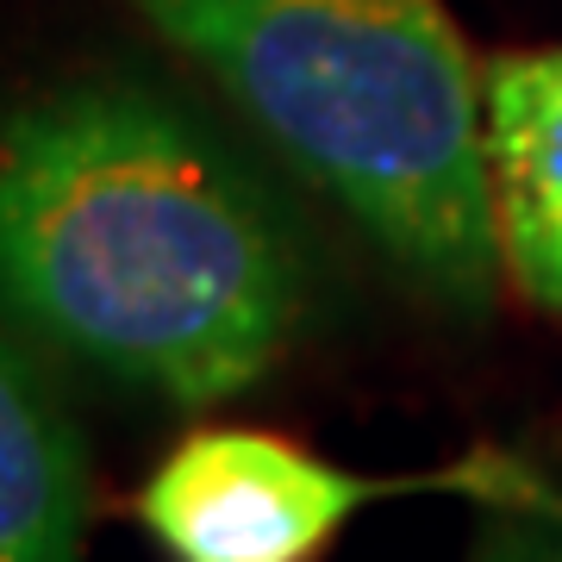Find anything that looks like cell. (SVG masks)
I'll list each match as a JSON object with an SVG mask.
<instances>
[{
  "label": "cell",
  "mask_w": 562,
  "mask_h": 562,
  "mask_svg": "<svg viewBox=\"0 0 562 562\" xmlns=\"http://www.w3.org/2000/svg\"><path fill=\"white\" fill-rule=\"evenodd\" d=\"M394 494H469L494 506L550 487L506 450H469L425 475H362L281 431L201 425L138 487V525L169 562H319L362 506Z\"/></svg>",
  "instance_id": "3"
},
{
  "label": "cell",
  "mask_w": 562,
  "mask_h": 562,
  "mask_svg": "<svg viewBox=\"0 0 562 562\" xmlns=\"http://www.w3.org/2000/svg\"><path fill=\"white\" fill-rule=\"evenodd\" d=\"M0 313L169 406L257 387L301 331V244L188 106L132 76L0 106Z\"/></svg>",
  "instance_id": "1"
},
{
  "label": "cell",
  "mask_w": 562,
  "mask_h": 562,
  "mask_svg": "<svg viewBox=\"0 0 562 562\" xmlns=\"http://www.w3.org/2000/svg\"><path fill=\"white\" fill-rule=\"evenodd\" d=\"M401 276L482 313L501 281L482 76L443 0H132Z\"/></svg>",
  "instance_id": "2"
},
{
  "label": "cell",
  "mask_w": 562,
  "mask_h": 562,
  "mask_svg": "<svg viewBox=\"0 0 562 562\" xmlns=\"http://www.w3.org/2000/svg\"><path fill=\"white\" fill-rule=\"evenodd\" d=\"M482 144L501 262L543 313H562V44L482 69Z\"/></svg>",
  "instance_id": "4"
},
{
  "label": "cell",
  "mask_w": 562,
  "mask_h": 562,
  "mask_svg": "<svg viewBox=\"0 0 562 562\" xmlns=\"http://www.w3.org/2000/svg\"><path fill=\"white\" fill-rule=\"evenodd\" d=\"M469 562H562V501H494L482 531L469 543Z\"/></svg>",
  "instance_id": "6"
},
{
  "label": "cell",
  "mask_w": 562,
  "mask_h": 562,
  "mask_svg": "<svg viewBox=\"0 0 562 562\" xmlns=\"http://www.w3.org/2000/svg\"><path fill=\"white\" fill-rule=\"evenodd\" d=\"M88 469L69 413L0 338V562H81Z\"/></svg>",
  "instance_id": "5"
}]
</instances>
